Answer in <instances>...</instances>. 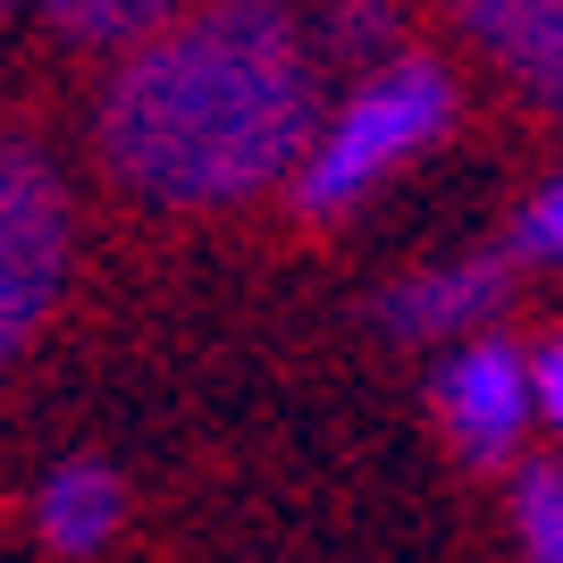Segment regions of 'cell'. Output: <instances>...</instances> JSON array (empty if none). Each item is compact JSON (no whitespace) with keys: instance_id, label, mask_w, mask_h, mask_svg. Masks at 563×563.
Masks as SVG:
<instances>
[{"instance_id":"8","label":"cell","mask_w":563,"mask_h":563,"mask_svg":"<svg viewBox=\"0 0 563 563\" xmlns=\"http://www.w3.org/2000/svg\"><path fill=\"white\" fill-rule=\"evenodd\" d=\"M43 9L76 43H152L161 25H177L186 0H43Z\"/></svg>"},{"instance_id":"7","label":"cell","mask_w":563,"mask_h":563,"mask_svg":"<svg viewBox=\"0 0 563 563\" xmlns=\"http://www.w3.org/2000/svg\"><path fill=\"white\" fill-rule=\"evenodd\" d=\"M118 521H126V479L110 463H93V454L59 463L43 479V496H34V530H43L51 555H101L118 539Z\"/></svg>"},{"instance_id":"12","label":"cell","mask_w":563,"mask_h":563,"mask_svg":"<svg viewBox=\"0 0 563 563\" xmlns=\"http://www.w3.org/2000/svg\"><path fill=\"white\" fill-rule=\"evenodd\" d=\"M530 396H539V421L563 429V329L547 336L539 353H530Z\"/></svg>"},{"instance_id":"3","label":"cell","mask_w":563,"mask_h":563,"mask_svg":"<svg viewBox=\"0 0 563 563\" xmlns=\"http://www.w3.org/2000/svg\"><path fill=\"white\" fill-rule=\"evenodd\" d=\"M68 244H76V211H68V186H59L51 152L25 135H0V371L59 311Z\"/></svg>"},{"instance_id":"9","label":"cell","mask_w":563,"mask_h":563,"mask_svg":"<svg viewBox=\"0 0 563 563\" xmlns=\"http://www.w3.org/2000/svg\"><path fill=\"white\" fill-rule=\"evenodd\" d=\"M514 530H521V555L530 563H563V471H521Z\"/></svg>"},{"instance_id":"2","label":"cell","mask_w":563,"mask_h":563,"mask_svg":"<svg viewBox=\"0 0 563 563\" xmlns=\"http://www.w3.org/2000/svg\"><path fill=\"white\" fill-rule=\"evenodd\" d=\"M454 126V85L438 59H387L353 85V101L311 135L303 168H295V211L303 219H345L371 186H387L412 152Z\"/></svg>"},{"instance_id":"11","label":"cell","mask_w":563,"mask_h":563,"mask_svg":"<svg viewBox=\"0 0 563 563\" xmlns=\"http://www.w3.org/2000/svg\"><path fill=\"white\" fill-rule=\"evenodd\" d=\"M514 253H521V261H563V177L521 202V219H514Z\"/></svg>"},{"instance_id":"10","label":"cell","mask_w":563,"mask_h":563,"mask_svg":"<svg viewBox=\"0 0 563 563\" xmlns=\"http://www.w3.org/2000/svg\"><path fill=\"white\" fill-rule=\"evenodd\" d=\"M387 34H396V0H329V43L345 51V59H371L378 68Z\"/></svg>"},{"instance_id":"1","label":"cell","mask_w":563,"mask_h":563,"mask_svg":"<svg viewBox=\"0 0 563 563\" xmlns=\"http://www.w3.org/2000/svg\"><path fill=\"white\" fill-rule=\"evenodd\" d=\"M320 135L311 43L286 0H202L126 51L93 118L101 168L161 211H228L295 177Z\"/></svg>"},{"instance_id":"13","label":"cell","mask_w":563,"mask_h":563,"mask_svg":"<svg viewBox=\"0 0 563 563\" xmlns=\"http://www.w3.org/2000/svg\"><path fill=\"white\" fill-rule=\"evenodd\" d=\"M0 9H9V0H0Z\"/></svg>"},{"instance_id":"6","label":"cell","mask_w":563,"mask_h":563,"mask_svg":"<svg viewBox=\"0 0 563 563\" xmlns=\"http://www.w3.org/2000/svg\"><path fill=\"white\" fill-rule=\"evenodd\" d=\"M496 295H505V261L496 253H471V261H438V269H412L404 286H387V329L412 336V345H438V336L488 320Z\"/></svg>"},{"instance_id":"4","label":"cell","mask_w":563,"mask_h":563,"mask_svg":"<svg viewBox=\"0 0 563 563\" xmlns=\"http://www.w3.org/2000/svg\"><path fill=\"white\" fill-rule=\"evenodd\" d=\"M438 421L471 463H514L521 429L539 421V396H530V353L505 345V336H471L438 371Z\"/></svg>"},{"instance_id":"5","label":"cell","mask_w":563,"mask_h":563,"mask_svg":"<svg viewBox=\"0 0 563 563\" xmlns=\"http://www.w3.org/2000/svg\"><path fill=\"white\" fill-rule=\"evenodd\" d=\"M446 9L530 101L563 110V0H446Z\"/></svg>"}]
</instances>
